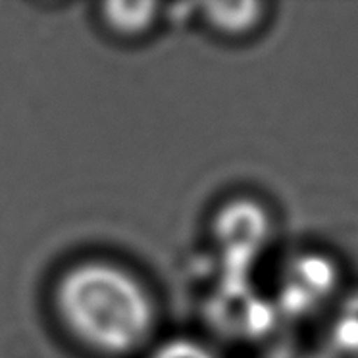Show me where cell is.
Masks as SVG:
<instances>
[{"instance_id":"6da1fadb","label":"cell","mask_w":358,"mask_h":358,"mask_svg":"<svg viewBox=\"0 0 358 358\" xmlns=\"http://www.w3.org/2000/svg\"><path fill=\"white\" fill-rule=\"evenodd\" d=\"M55 304L71 337L104 357L137 350L155 329V303L145 285L106 260L66 270L56 283Z\"/></svg>"},{"instance_id":"7a4b0ae2","label":"cell","mask_w":358,"mask_h":358,"mask_svg":"<svg viewBox=\"0 0 358 358\" xmlns=\"http://www.w3.org/2000/svg\"><path fill=\"white\" fill-rule=\"evenodd\" d=\"M337 281L339 272L334 260L324 255H304L289 270L285 304L293 312L314 310L331 296Z\"/></svg>"},{"instance_id":"3957f363","label":"cell","mask_w":358,"mask_h":358,"mask_svg":"<svg viewBox=\"0 0 358 358\" xmlns=\"http://www.w3.org/2000/svg\"><path fill=\"white\" fill-rule=\"evenodd\" d=\"M220 241L229 249L239 247V257H250L264 245L268 237V218L257 204L235 203L218 218Z\"/></svg>"},{"instance_id":"277c9868","label":"cell","mask_w":358,"mask_h":358,"mask_svg":"<svg viewBox=\"0 0 358 358\" xmlns=\"http://www.w3.org/2000/svg\"><path fill=\"white\" fill-rule=\"evenodd\" d=\"M208 24L224 35H245L257 29L264 17V4L260 2H218L204 8Z\"/></svg>"},{"instance_id":"5b68a950","label":"cell","mask_w":358,"mask_h":358,"mask_svg":"<svg viewBox=\"0 0 358 358\" xmlns=\"http://www.w3.org/2000/svg\"><path fill=\"white\" fill-rule=\"evenodd\" d=\"M102 17L110 29L120 35L147 33L156 20V4L152 2H110L102 6Z\"/></svg>"},{"instance_id":"8992f818","label":"cell","mask_w":358,"mask_h":358,"mask_svg":"<svg viewBox=\"0 0 358 358\" xmlns=\"http://www.w3.org/2000/svg\"><path fill=\"white\" fill-rule=\"evenodd\" d=\"M331 339L341 352L358 357V295L349 296L339 308L331 326Z\"/></svg>"},{"instance_id":"52a82bcc","label":"cell","mask_w":358,"mask_h":358,"mask_svg":"<svg viewBox=\"0 0 358 358\" xmlns=\"http://www.w3.org/2000/svg\"><path fill=\"white\" fill-rule=\"evenodd\" d=\"M148 358H218L216 352L193 339H171L156 347Z\"/></svg>"},{"instance_id":"ba28073f","label":"cell","mask_w":358,"mask_h":358,"mask_svg":"<svg viewBox=\"0 0 358 358\" xmlns=\"http://www.w3.org/2000/svg\"><path fill=\"white\" fill-rule=\"evenodd\" d=\"M266 358H314L310 355H306V352H301V350H278V352H272L270 357Z\"/></svg>"}]
</instances>
